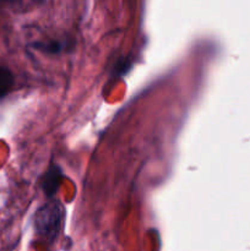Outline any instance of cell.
<instances>
[{"mask_svg":"<svg viewBox=\"0 0 250 251\" xmlns=\"http://www.w3.org/2000/svg\"><path fill=\"white\" fill-rule=\"evenodd\" d=\"M64 221L63 206L58 201H51L38 208L34 215V229L39 237L49 243L54 242L59 235Z\"/></svg>","mask_w":250,"mask_h":251,"instance_id":"obj_1","label":"cell"},{"mask_svg":"<svg viewBox=\"0 0 250 251\" xmlns=\"http://www.w3.org/2000/svg\"><path fill=\"white\" fill-rule=\"evenodd\" d=\"M12 85H14V76H12L11 71L0 66V100L10 92Z\"/></svg>","mask_w":250,"mask_h":251,"instance_id":"obj_3","label":"cell"},{"mask_svg":"<svg viewBox=\"0 0 250 251\" xmlns=\"http://www.w3.org/2000/svg\"><path fill=\"white\" fill-rule=\"evenodd\" d=\"M61 178V172L58 167H51L44 176V180L42 183L43 190L47 195H53L59 186V181Z\"/></svg>","mask_w":250,"mask_h":251,"instance_id":"obj_2","label":"cell"},{"mask_svg":"<svg viewBox=\"0 0 250 251\" xmlns=\"http://www.w3.org/2000/svg\"><path fill=\"white\" fill-rule=\"evenodd\" d=\"M0 1H4V2H10V4H15V2H19L20 0H0Z\"/></svg>","mask_w":250,"mask_h":251,"instance_id":"obj_5","label":"cell"},{"mask_svg":"<svg viewBox=\"0 0 250 251\" xmlns=\"http://www.w3.org/2000/svg\"><path fill=\"white\" fill-rule=\"evenodd\" d=\"M34 48L39 49L42 51L50 54L60 53L64 48H65V43H61L59 41H51V42H43V43H36Z\"/></svg>","mask_w":250,"mask_h":251,"instance_id":"obj_4","label":"cell"}]
</instances>
